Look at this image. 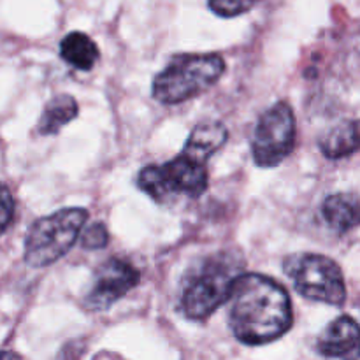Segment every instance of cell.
<instances>
[{"mask_svg":"<svg viewBox=\"0 0 360 360\" xmlns=\"http://www.w3.org/2000/svg\"><path fill=\"white\" fill-rule=\"evenodd\" d=\"M295 116L287 102L271 105L257 122L252 137L253 160L260 167H276L295 148Z\"/></svg>","mask_w":360,"mask_h":360,"instance_id":"7","label":"cell"},{"mask_svg":"<svg viewBox=\"0 0 360 360\" xmlns=\"http://www.w3.org/2000/svg\"><path fill=\"white\" fill-rule=\"evenodd\" d=\"M79 112L77 102L72 95H56L51 101L46 104L44 111H42L41 118H39L37 130L42 136H53L58 134L67 123L72 122Z\"/></svg>","mask_w":360,"mask_h":360,"instance_id":"14","label":"cell"},{"mask_svg":"<svg viewBox=\"0 0 360 360\" xmlns=\"http://www.w3.org/2000/svg\"><path fill=\"white\" fill-rule=\"evenodd\" d=\"M359 348H360V347H359Z\"/></svg>","mask_w":360,"mask_h":360,"instance_id":"21","label":"cell"},{"mask_svg":"<svg viewBox=\"0 0 360 360\" xmlns=\"http://www.w3.org/2000/svg\"><path fill=\"white\" fill-rule=\"evenodd\" d=\"M253 6H255V2H241V0L239 2H232V0H214V2L207 4V7L214 14L224 18L238 16V14H243L252 9Z\"/></svg>","mask_w":360,"mask_h":360,"instance_id":"16","label":"cell"},{"mask_svg":"<svg viewBox=\"0 0 360 360\" xmlns=\"http://www.w3.org/2000/svg\"><path fill=\"white\" fill-rule=\"evenodd\" d=\"M224 72L225 60L217 53L176 55L155 76L151 95L162 104H181L210 90Z\"/></svg>","mask_w":360,"mask_h":360,"instance_id":"3","label":"cell"},{"mask_svg":"<svg viewBox=\"0 0 360 360\" xmlns=\"http://www.w3.org/2000/svg\"><path fill=\"white\" fill-rule=\"evenodd\" d=\"M94 360H125L123 357H120L118 354H112V352H101L94 357Z\"/></svg>","mask_w":360,"mask_h":360,"instance_id":"18","label":"cell"},{"mask_svg":"<svg viewBox=\"0 0 360 360\" xmlns=\"http://www.w3.org/2000/svg\"><path fill=\"white\" fill-rule=\"evenodd\" d=\"M14 210H16V204H14L13 195L9 192V186H2V232H6L9 229L11 221L14 218Z\"/></svg>","mask_w":360,"mask_h":360,"instance_id":"17","label":"cell"},{"mask_svg":"<svg viewBox=\"0 0 360 360\" xmlns=\"http://www.w3.org/2000/svg\"><path fill=\"white\" fill-rule=\"evenodd\" d=\"M348 360H359V359H348Z\"/></svg>","mask_w":360,"mask_h":360,"instance_id":"20","label":"cell"},{"mask_svg":"<svg viewBox=\"0 0 360 360\" xmlns=\"http://www.w3.org/2000/svg\"><path fill=\"white\" fill-rule=\"evenodd\" d=\"M360 347V326L348 315L334 319L316 341V350L326 357H345Z\"/></svg>","mask_w":360,"mask_h":360,"instance_id":"9","label":"cell"},{"mask_svg":"<svg viewBox=\"0 0 360 360\" xmlns=\"http://www.w3.org/2000/svg\"><path fill=\"white\" fill-rule=\"evenodd\" d=\"M88 211L65 207L35 221L25 239V262L30 267H48L62 259L83 236Z\"/></svg>","mask_w":360,"mask_h":360,"instance_id":"5","label":"cell"},{"mask_svg":"<svg viewBox=\"0 0 360 360\" xmlns=\"http://www.w3.org/2000/svg\"><path fill=\"white\" fill-rule=\"evenodd\" d=\"M109 245V232L104 224L95 221L88 225L81 236V246L86 250H102Z\"/></svg>","mask_w":360,"mask_h":360,"instance_id":"15","label":"cell"},{"mask_svg":"<svg viewBox=\"0 0 360 360\" xmlns=\"http://www.w3.org/2000/svg\"><path fill=\"white\" fill-rule=\"evenodd\" d=\"M207 162L183 150L162 165H148L137 174V186L158 204L199 199L207 190Z\"/></svg>","mask_w":360,"mask_h":360,"instance_id":"4","label":"cell"},{"mask_svg":"<svg viewBox=\"0 0 360 360\" xmlns=\"http://www.w3.org/2000/svg\"><path fill=\"white\" fill-rule=\"evenodd\" d=\"M322 217L338 234L354 231L360 225V197L350 192L333 193L323 200Z\"/></svg>","mask_w":360,"mask_h":360,"instance_id":"10","label":"cell"},{"mask_svg":"<svg viewBox=\"0 0 360 360\" xmlns=\"http://www.w3.org/2000/svg\"><path fill=\"white\" fill-rule=\"evenodd\" d=\"M320 151L330 160L350 157L360 150V123L357 120H341L327 130L319 141Z\"/></svg>","mask_w":360,"mask_h":360,"instance_id":"11","label":"cell"},{"mask_svg":"<svg viewBox=\"0 0 360 360\" xmlns=\"http://www.w3.org/2000/svg\"><path fill=\"white\" fill-rule=\"evenodd\" d=\"M229 322L234 336L250 347L271 343L290 330V297L273 278L245 273L231 294Z\"/></svg>","mask_w":360,"mask_h":360,"instance_id":"1","label":"cell"},{"mask_svg":"<svg viewBox=\"0 0 360 360\" xmlns=\"http://www.w3.org/2000/svg\"><path fill=\"white\" fill-rule=\"evenodd\" d=\"M245 274L241 253L220 252L190 271L179 295V309L188 320L202 322L231 299L236 281Z\"/></svg>","mask_w":360,"mask_h":360,"instance_id":"2","label":"cell"},{"mask_svg":"<svg viewBox=\"0 0 360 360\" xmlns=\"http://www.w3.org/2000/svg\"><path fill=\"white\" fill-rule=\"evenodd\" d=\"M229 139L227 127L217 120H206V122L195 125L192 134L186 139L185 148L183 150L188 153L195 155L200 160L207 162L211 155L217 153Z\"/></svg>","mask_w":360,"mask_h":360,"instance_id":"12","label":"cell"},{"mask_svg":"<svg viewBox=\"0 0 360 360\" xmlns=\"http://www.w3.org/2000/svg\"><path fill=\"white\" fill-rule=\"evenodd\" d=\"M141 273L134 264L122 257H111L98 266L91 280L84 306L90 311H105L115 302L125 297L137 283Z\"/></svg>","mask_w":360,"mask_h":360,"instance_id":"8","label":"cell"},{"mask_svg":"<svg viewBox=\"0 0 360 360\" xmlns=\"http://www.w3.org/2000/svg\"><path fill=\"white\" fill-rule=\"evenodd\" d=\"M60 56L65 63L77 70H91L98 62L97 44L83 32H70L60 42Z\"/></svg>","mask_w":360,"mask_h":360,"instance_id":"13","label":"cell"},{"mask_svg":"<svg viewBox=\"0 0 360 360\" xmlns=\"http://www.w3.org/2000/svg\"><path fill=\"white\" fill-rule=\"evenodd\" d=\"M283 269L299 295L309 301L343 306L347 299L343 271L333 259L319 253H295L285 259Z\"/></svg>","mask_w":360,"mask_h":360,"instance_id":"6","label":"cell"},{"mask_svg":"<svg viewBox=\"0 0 360 360\" xmlns=\"http://www.w3.org/2000/svg\"><path fill=\"white\" fill-rule=\"evenodd\" d=\"M2 360H23L20 357V355L18 354H14V352H4V355H2Z\"/></svg>","mask_w":360,"mask_h":360,"instance_id":"19","label":"cell"}]
</instances>
